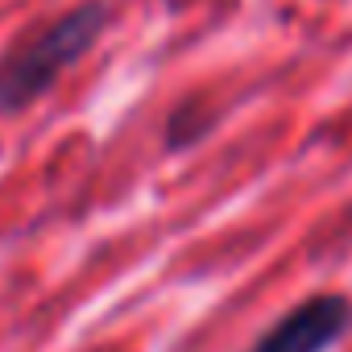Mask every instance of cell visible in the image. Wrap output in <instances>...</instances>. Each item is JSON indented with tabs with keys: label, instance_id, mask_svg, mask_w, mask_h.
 <instances>
[{
	"label": "cell",
	"instance_id": "1",
	"mask_svg": "<svg viewBox=\"0 0 352 352\" xmlns=\"http://www.w3.org/2000/svg\"><path fill=\"white\" fill-rule=\"evenodd\" d=\"M108 21L112 9L104 0H83L9 42L0 50V116H21L46 100L63 75L100 46Z\"/></svg>",
	"mask_w": 352,
	"mask_h": 352
},
{
	"label": "cell",
	"instance_id": "2",
	"mask_svg": "<svg viewBox=\"0 0 352 352\" xmlns=\"http://www.w3.org/2000/svg\"><path fill=\"white\" fill-rule=\"evenodd\" d=\"M352 331V298L348 294H311L294 302L282 319H274L249 352H331Z\"/></svg>",
	"mask_w": 352,
	"mask_h": 352
}]
</instances>
